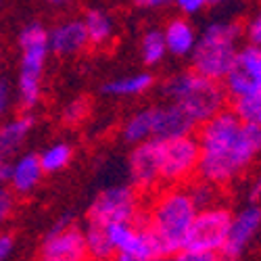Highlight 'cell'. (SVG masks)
Here are the masks:
<instances>
[{
	"label": "cell",
	"mask_w": 261,
	"mask_h": 261,
	"mask_svg": "<svg viewBox=\"0 0 261 261\" xmlns=\"http://www.w3.org/2000/svg\"><path fill=\"white\" fill-rule=\"evenodd\" d=\"M88 113H90V100L86 96H75L65 102L63 111H61V119L67 125H77L88 117Z\"/></svg>",
	"instance_id": "484cf974"
},
{
	"label": "cell",
	"mask_w": 261,
	"mask_h": 261,
	"mask_svg": "<svg viewBox=\"0 0 261 261\" xmlns=\"http://www.w3.org/2000/svg\"><path fill=\"white\" fill-rule=\"evenodd\" d=\"M178 261H220L217 253H207V251H192V249H182L176 253Z\"/></svg>",
	"instance_id": "f1b7e54d"
},
{
	"label": "cell",
	"mask_w": 261,
	"mask_h": 261,
	"mask_svg": "<svg viewBox=\"0 0 261 261\" xmlns=\"http://www.w3.org/2000/svg\"><path fill=\"white\" fill-rule=\"evenodd\" d=\"M173 7L184 17H197L211 5H209V0H173Z\"/></svg>",
	"instance_id": "4316f807"
},
{
	"label": "cell",
	"mask_w": 261,
	"mask_h": 261,
	"mask_svg": "<svg viewBox=\"0 0 261 261\" xmlns=\"http://www.w3.org/2000/svg\"><path fill=\"white\" fill-rule=\"evenodd\" d=\"M132 3L142 11H161L169 5H173V0H132Z\"/></svg>",
	"instance_id": "d6a6232c"
},
{
	"label": "cell",
	"mask_w": 261,
	"mask_h": 261,
	"mask_svg": "<svg viewBox=\"0 0 261 261\" xmlns=\"http://www.w3.org/2000/svg\"><path fill=\"white\" fill-rule=\"evenodd\" d=\"M230 111L249 125H261V88H251L249 92L230 98Z\"/></svg>",
	"instance_id": "7402d4cb"
},
{
	"label": "cell",
	"mask_w": 261,
	"mask_h": 261,
	"mask_svg": "<svg viewBox=\"0 0 261 261\" xmlns=\"http://www.w3.org/2000/svg\"><path fill=\"white\" fill-rule=\"evenodd\" d=\"M11 171H13V161L3 159V163H0V182H3V186L9 184V180H11Z\"/></svg>",
	"instance_id": "e575fe53"
},
{
	"label": "cell",
	"mask_w": 261,
	"mask_h": 261,
	"mask_svg": "<svg viewBox=\"0 0 261 261\" xmlns=\"http://www.w3.org/2000/svg\"><path fill=\"white\" fill-rule=\"evenodd\" d=\"M163 34L167 40L169 55L178 57V59H190L194 48H197L199 36H201V32L194 28L190 17H184V15L169 19L163 28Z\"/></svg>",
	"instance_id": "5bb4252c"
},
{
	"label": "cell",
	"mask_w": 261,
	"mask_h": 261,
	"mask_svg": "<svg viewBox=\"0 0 261 261\" xmlns=\"http://www.w3.org/2000/svg\"><path fill=\"white\" fill-rule=\"evenodd\" d=\"M84 232H86V245H88L90 261H113L117 251L111 243V238H109L107 226L86 222Z\"/></svg>",
	"instance_id": "ffe728a7"
},
{
	"label": "cell",
	"mask_w": 261,
	"mask_h": 261,
	"mask_svg": "<svg viewBox=\"0 0 261 261\" xmlns=\"http://www.w3.org/2000/svg\"><path fill=\"white\" fill-rule=\"evenodd\" d=\"M34 127V117L30 113H21L7 119L0 127V153L5 159L19 153V148L25 144L30 132Z\"/></svg>",
	"instance_id": "2e32d148"
},
{
	"label": "cell",
	"mask_w": 261,
	"mask_h": 261,
	"mask_svg": "<svg viewBox=\"0 0 261 261\" xmlns=\"http://www.w3.org/2000/svg\"><path fill=\"white\" fill-rule=\"evenodd\" d=\"M44 3H48V5H53V7H63V5H67L69 0H44Z\"/></svg>",
	"instance_id": "8d00e7d4"
},
{
	"label": "cell",
	"mask_w": 261,
	"mask_h": 261,
	"mask_svg": "<svg viewBox=\"0 0 261 261\" xmlns=\"http://www.w3.org/2000/svg\"><path fill=\"white\" fill-rule=\"evenodd\" d=\"M86 232L77 228L69 215L61 220L44 234L38 249V261H88Z\"/></svg>",
	"instance_id": "ba28073f"
},
{
	"label": "cell",
	"mask_w": 261,
	"mask_h": 261,
	"mask_svg": "<svg viewBox=\"0 0 261 261\" xmlns=\"http://www.w3.org/2000/svg\"><path fill=\"white\" fill-rule=\"evenodd\" d=\"M226 3H230V0H209L211 7H220V5H226Z\"/></svg>",
	"instance_id": "74e56055"
},
{
	"label": "cell",
	"mask_w": 261,
	"mask_h": 261,
	"mask_svg": "<svg viewBox=\"0 0 261 261\" xmlns=\"http://www.w3.org/2000/svg\"><path fill=\"white\" fill-rule=\"evenodd\" d=\"M199 211L188 188L182 186H169L155 197L146 215V226L155 234L163 257L186 249L188 232Z\"/></svg>",
	"instance_id": "7a4b0ae2"
},
{
	"label": "cell",
	"mask_w": 261,
	"mask_h": 261,
	"mask_svg": "<svg viewBox=\"0 0 261 261\" xmlns=\"http://www.w3.org/2000/svg\"><path fill=\"white\" fill-rule=\"evenodd\" d=\"M13 207H15V192L9 186H5L3 190H0V217L7 220V217L11 215V211H13Z\"/></svg>",
	"instance_id": "f546056e"
},
{
	"label": "cell",
	"mask_w": 261,
	"mask_h": 261,
	"mask_svg": "<svg viewBox=\"0 0 261 261\" xmlns=\"http://www.w3.org/2000/svg\"><path fill=\"white\" fill-rule=\"evenodd\" d=\"M236 67L241 71H245L251 77V82L261 88V46L259 44L247 42V44L241 48V53H238Z\"/></svg>",
	"instance_id": "cb8c5ba5"
},
{
	"label": "cell",
	"mask_w": 261,
	"mask_h": 261,
	"mask_svg": "<svg viewBox=\"0 0 261 261\" xmlns=\"http://www.w3.org/2000/svg\"><path fill=\"white\" fill-rule=\"evenodd\" d=\"M17 46L19 75L15 96L21 102V107L30 111L42 98V73H44L48 55H53L48 30L38 21L25 23L17 36Z\"/></svg>",
	"instance_id": "5b68a950"
},
{
	"label": "cell",
	"mask_w": 261,
	"mask_h": 261,
	"mask_svg": "<svg viewBox=\"0 0 261 261\" xmlns=\"http://www.w3.org/2000/svg\"><path fill=\"white\" fill-rule=\"evenodd\" d=\"M84 23L88 30V38L92 46H105L115 38V19L105 9H90L84 15Z\"/></svg>",
	"instance_id": "d6986e66"
},
{
	"label": "cell",
	"mask_w": 261,
	"mask_h": 261,
	"mask_svg": "<svg viewBox=\"0 0 261 261\" xmlns=\"http://www.w3.org/2000/svg\"><path fill=\"white\" fill-rule=\"evenodd\" d=\"M163 140V138H161ZM201 144L197 136H178L161 142V182L167 186H182L199 173Z\"/></svg>",
	"instance_id": "52a82bcc"
},
{
	"label": "cell",
	"mask_w": 261,
	"mask_h": 261,
	"mask_svg": "<svg viewBox=\"0 0 261 261\" xmlns=\"http://www.w3.org/2000/svg\"><path fill=\"white\" fill-rule=\"evenodd\" d=\"M245 25L234 19H217L201 30L197 48L190 57V67L207 77L224 80L238 61Z\"/></svg>",
	"instance_id": "3957f363"
},
{
	"label": "cell",
	"mask_w": 261,
	"mask_h": 261,
	"mask_svg": "<svg viewBox=\"0 0 261 261\" xmlns=\"http://www.w3.org/2000/svg\"><path fill=\"white\" fill-rule=\"evenodd\" d=\"M150 138H155V109L146 107L132 113L121 125V140L129 146L142 144Z\"/></svg>",
	"instance_id": "ac0fdd59"
},
{
	"label": "cell",
	"mask_w": 261,
	"mask_h": 261,
	"mask_svg": "<svg viewBox=\"0 0 261 261\" xmlns=\"http://www.w3.org/2000/svg\"><path fill=\"white\" fill-rule=\"evenodd\" d=\"M161 138H150L136 144L127 157V178L129 184L142 190H153L161 182Z\"/></svg>",
	"instance_id": "30bf717a"
},
{
	"label": "cell",
	"mask_w": 261,
	"mask_h": 261,
	"mask_svg": "<svg viewBox=\"0 0 261 261\" xmlns=\"http://www.w3.org/2000/svg\"><path fill=\"white\" fill-rule=\"evenodd\" d=\"M169 55L167 48V40L163 30H146L140 38V59L146 67H157L165 61V57Z\"/></svg>",
	"instance_id": "44dd1931"
},
{
	"label": "cell",
	"mask_w": 261,
	"mask_h": 261,
	"mask_svg": "<svg viewBox=\"0 0 261 261\" xmlns=\"http://www.w3.org/2000/svg\"><path fill=\"white\" fill-rule=\"evenodd\" d=\"M153 86H155V75L153 73L138 71V73H129V75L109 80L102 86V94L111 96V98H136V96L146 94Z\"/></svg>",
	"instance_id": "e0dca14e"
},
{
	"label": "cell",
	"mask_w": 261,
	"mask_h": 261,
	"mask_svg": "<svg viewBox=\"0 0 261 261\" xmlns=\"http://www.w3.org/2000/svg\"><path fill=\"white\" fill-rule=\"evenodd\" d=\"M15 251V238L13 234L9 232H3V236H0V259L7 261Z\"/></svg>",
	"instance_id": "1f68e13d"
},
{
	"label": "cell",
	"mask_w": 261,
	"mask_h": 261,
	"mask_svg": "<svg viewBox=\"0 0 261 261\" xmlns=\"http://www.w3.org/2000/svg\"><path fill=\"white\" fill-rule=\"evenodd\" d=\"M261 230V205L251 201L247 203L241 211H236L232 217V226L228 232V241L222 249V259L224 261H238L247 249L253 245Z\"/></svg>",
	"instance_id": "8fae6325"
},
{
	"label": "cell",
	"mask_w": 261,
	"mask_h": 261,
	"mask_svg": "<svg viewBox=\"0 0 261 261\" xmlns=\"http://www.w3.org/2000/svg\"><path fill=\"white\" fill-rule=\"evenodd\" d=\"M44 167H42V161H40V155L36 153H23L19 155L15 161H13V171H11V180H9V188L19 194V197H28L32 194L42 178H44Z\"/></svg>",
	"instance_id": "9a60e30c"
},
{
	"label": "cell",
	"mask_w": 261,
	"mask_h": 261,
	"mask_svg": "<svg viewBox=\"0 0 261 261\" xmlns=\"http://www.w3.org/2000/svg\"><path fill=\"white\" fill-rule=\"evenodd\" d=\"M113 261H146V259H140V257H136L132 253H117L113 257Z\"/></svg>",
	"instance_id": "d590c367"
},
{
	"label": "cell",
	"mask_w": 261,
	"mask_h": 261,
	"mask_svg": "<svg viewBox=\"0 0 261 261\" xmlns=\"http://www.w3.org/2000/svg\"><path fill=\"white\" fill-rule=\"evenodd\" d=\"M153 109H155V138L167 140V138L188 136L199 125L186 109L171 100H167L165 105H157Z\"/></svg>",
	"instance_id": "4fadbf2b"
},
{
	"label": "cell",
	"mask_w": 261,
	"mask_h": 261,
	"mask_svg": "<svg viewBox=\"0 0 261 261\" xmlns=\"http://www.w3.org/2000/svg\"><path fill=\"white\" fill-rule=\"evenodd\" d=\"M163 94L167 100L186 109L199 125L222 113L228 100V92L220 80L207 77L192 67L167 77L163 84Z\"/></svg>",
	"instance_id": "277c9868"
},
{
	"label": "cell",
	"mask_w": 261,
	"mask_h": 261,
	"mask_svg": "<svg viewBox=\"0 0 261 261\" xmlns=\"http://www.w3.org/2000/svg\"><path fill=\"white\" fill-rule=\"evenodd\" d=\"M186 188H188V192L192 194L194 203L199 205V209H205V207H213V205H217V197H220V190H217L220 186H217V184H213V182H207V180L199 178V180L190 182Z\"/></svg>",
	"instance_id": "d4e9b609"
},
{
	"label": "cell",
	"mask_w": 261,
	"mask_h": 261,
	"mask_svg": "<svg viewBox=\"0 0 261 261\" xmlns=\"http://www.w3.org/2000/svg\"><path fill=\"white\" fill-rule=\"evenodd\" d=\"M199 178L217 186L238 180L261 155V125H249L230 109L199 125Z\"/></svg>",
	"instance_id": "6da1fadb"
},
{
	"label": "cell",
	"mask_w": 261,
	"mask_h": 261,
	"mask_svg": "<svg viewBox=\"0 0 261 261\" xmlns=\"http://www.w3.org/2000/svg\"><path fill=\"white\" fill-rule=\"evenodd\" d=\"M249 197H251V201H255V203H259V201H261V171L255 176V180L251 182Z\"/></svg>",
	"instance_id": "836d02e7"
},
{
	"label": "cell",
	"mask_w": 261,
	"mask_h": 261,
	"mask_svg": "<svg viewBox=\"0 0 261 261\" xmlns=\"http://www.w3.org/2000/svg\"><path fill=\"white\" fill-rule=\"evenodd\" d=\"M132 184H113L102 188L92 199L86 222L109 226V224H138L140 222V197Z\"/></svg>",
	"instance_id": "8992f818"
},
{
	"label": "cell",
	"mask_w": 261,
	"mask_h": 261,
	"mask_svg": "<svg viewBox=\"0 0 261 261\" xmlns=\"http://www.w3.org/2000/svg\"><path fill=\"white\" fill-rule=\"evenodd\" d=\"M234 213L224 205L205 207L197 213V220L192 222V228L186 238V249L192 251H207L220 255L232 226Z\"/></svg>",
	"instance_id": "9c48e42d"
},
{
	"label": "cell",
	"mask_w": 261,
	"mask_h": 261,
	"mask_svg": "<svg viewBox=\"0 0 261 261\" xmlns=\"http://www.w3.org/2000/svg\"><path fill=\"white\" fill-rule=\"evenodd\" d=\"M157 261H178V257H176V255H167V257H161V259H157Z\"/></svg>",
	"instance_id": "f35d334b"
},
{
	"label": "cell",
	"mask_w": 261,
	"mask_h": 261,
	"mask_svg": "<svg viewBox=\"0 0 261 261\" xmlns=\"http://www.w3.org/2000/svg\"><path fill=\"white\" fill-rule=\"evenodd\" d=\"M11 98H13V90H11V84L7 77L0 80V111H3V115L9 113L11 109Z\"/></svg>",
	"instance_id": "4dcf8cb0"
},
{
	"label": "cell",
	"mask_w": 261,
	"mask_h": 261,
	"mask_svg": "<svg viewBox=\"0 0 261 261\" xmlns=\"http://www.w3.org/2000/svg\"><path fill=\"white\" fill-rule=\"evenodd\" d=\"M50 38V50L57 57H73L80 55L86 46L90 44L88 30H86L84 17H69L63 19L55 28L48 30Z\"/></svg>",
	"instance_id": "7c38bea8"
},
{
	"label": "cell",
	"mask_w": 261,
	"mask_h": 261,
	"mask_svg": "<svg viewBox=\"0 0 261 261\" xmlns=\"http://www.w3.org/2000/svg\"><path fill=\"white\" fill-rule=\"evenodd\" d=\"M245 38H247V42H251V44H259L261 46V5L255 11V15L247 21V25H245Z\"/></svg>",
	"instance_id": "83f0119b"
},
{
	"label": "cell",
	"mask_w": 261,
	"mask_h": 261,
	"mask_svg": "<svg viewBox=\"0 0 261 261\" xmlns=\"http://www.w3.org/2000/svg\"><path fill=\"white\" fill-rule=\"evenodd\" d=\"M40 161H42V167H44L46 173H59L67 167L73 159V148L69 142L65 140H57L48 146H44L40 150Z\"/></svg>",
	"instance_id": "603a6c76"
}]
</instances>
